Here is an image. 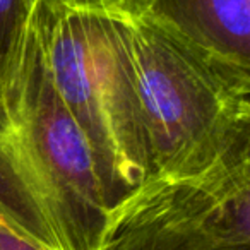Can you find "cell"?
I'll return each instance as SVG.
<instances>
[{
  "instance_id": "cell-4",
  "label": "cell",
  "mask_w": 250,
  "mask_h": 250,
  "mask_svg": "<svg viewBox=\"0 0 250 250\" xmlns=\"http://www.w3.org/2000/svg\"><path fill=\"white\" fill-rule=\"evenodd\" d=\"M98 250H250V151L201 177L147 180L115 209Z\"/></svg>"
},
{
  "instance_id": "cell-7",
  "label": "cell",
  "mask_w": 250,
  "mask_h": 250,
  "mask_svg": "<svg viewBox=\"0 0 250 250\" xmlns=\"http://www.w3.org/2000/svg\"><path fill=\"white\" fill-rule=\"evenodd\" d=\"M0 250H42L0 225Z\"/></svg>"
},
{
  "instance_id": "cell-3",
  "label": "cell",
  "mask_w": 250,
  "mask_h": 250,
  "mask_svg": "<svg viewBox=\"0 0 250 250\" xmlns=\"http://www.w3.org/2000/svg\"><path fill=\"white\" fill-rule=\"evenodd\" d=\"M53 83L83 132L113 212L153 178L130 63L106 0H43Z\"/></svg>"
},
{
  "instance_id": "cell-8",
  "label": "cell",
  "mask_w": 250,
  "mask_h": 250,
  "mask_svg": "<svg viewBox=\"0 0 250 250\" xmlns=\"http://www.w3.org/2000/svg\"><path fill=\"white\" fill-rule=\"evenodd\" d=\"M28 2H29V4H31V2H35V0H28Z\"/></svg>"
},
{
  "instance_id": "cell-6",
  "label": "cell",
  "mask_w": 250,
  "mask_h": 250,
  "mask_svg": "<svg viewBox=\"0 0 250 250\" xmlns=\"http://www.w3.org/2000/svg\"><path fill=\"white\" fill-rule=\"evenodd\" d=\"M29 5L28 0H0V63L21 29Z\"/></svg>"
},
{
  "instance_id": "cell-1",
  "label": "cell",
  "mask_w": 250,
  "mask_h": 250,
  "mask_svg": "<svg viewBox=\"0 0 250 250\" xmlns=\"http://www.w3.org/2000/svg\"><path fill=\"white\" fill-rule=\"evenodd\" d=\"M111 214L53 83L35 0L0 63V225L42 250H98Z\"/></svg>"
},
{
  "instance_id": "cell-5",
  "label": "cell",
  "mask_w": 250,
  "mask_h": 250,
  "mask_svg": "<svg viewBox=\"0 0 250 250\" xmlns=\"http://www.w3.org/2000/svg\"><path fill=\"white\" fill-rule=\"evenodd\" d=\"M146 5L195 45L250 69V0H146Z\"/></svg>"
},
{
  "instance_id": "cell-2",
  "label": "cell",
  "mask_w": 250,
  "mask_h": 250,
  "mask_svg": "<svg viewBox=\"0 0 250 250\" xmlns=\"http://www.w3.org/2000/svg\"><path fill=\"white\" fill-rule=\"evenodd\" d=\"M132 70L153 178L188 180L250 151V69L195 45L146 0H106Z\"/></svg>"
}]
</instances>
